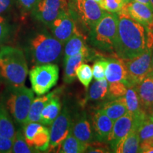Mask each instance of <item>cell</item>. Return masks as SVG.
Returning <instances> with one entry per match:
<instances>
[{"instance_id":"obj_9","label":"cell","mask_w":153,"mask_h":153,"mask_svg":"<svg viewBox=\"0 0 153 153\" xmlns=\"http://www.w3.org/2000/svg\"><path fill=\"white\" fill-rule=\"evenodd\" d=\"M70 11L68 0H39L31 13L36 20L48 26L57 17Z\"/></svg>"},{"instance_id":"obj_19","label":"cell","mask_w":153,"mask_h":153,"mask_svg":"<svg viewBox=\"0 0 153 153\" xmlns=\"http://www.w3.org/2000/svg\"><path fill=\"white\" fill-rule=\"evenodd\" d=\"M72 133L82 143L89 144L94 140V133L91 124L85 113L79 115V117L72 123Z\"/></svg>"},{"instance_id":"obj_13","label":"cell","mask_w":153,"mask_h":153,"mask_svg":"<svg viewBox=\"0 0 153 153\" xmlns=\"http://www.w3.org/2000/svg\"><path fill=\"white\" fill-rule=\"evenodd\" d=\"M131 19L144 26L146 29L153 32V11L143 4L132 1L124 4L123 8Z\"/></svg>"},{"instance_id":"obj_38","label":"cell","mask_w":153,"mask_h":153,"mask_svg":"<svg viewBox=\"0 0 153 153\" xmlns=\"http://www.w3.org/2000/svg\"><path fill=\"white\" fill-rule=\"evenodd\" d=\"M15 3V0H0V15L9 12Z\"/></svg>"},{"instance_id":"obj_39","label":"cell","mask_w":153,"mask_h":153,"mask_svg":"<svg viewBox=\"0 0 153 153\" xmlns=\"http://www.w3.org/2000/svg\"><path fill=\"white\" fill-rule=\"evenodd\" d=\"M140 152H153V139L141 141L140 143Z\"/></svg>"},{"instance_id":"obj_34","label":"cell","mask_w":153,"mask_h":153,"mask_svg":"<svg viewBox=\"0 0 153 153\" xmlns=\"http://www.w3.org/2000/svg\"><path fill=\"white\" fill-rule=\"evenodd\" d=\"M108 61L107 60H97L94 63L92 66V73L93 77L95 80H102L106 79L105 72Z\"/></svg>"},{"instance_id":"obj_17","label":"cell","mask_w":153,"mask_h":153,"mask_svg":"<svg viewBox=\"0 0 153 153\" xmlns=\"http://www.w3.org/2000/svg\"><path fill=\"white\" fill-rule=\"evenodd\" d=\"M114 121L101 109L96 111L92 116V125L96 137L100 142H107L111 133Z\"/></svg>"},{"instance_id":"obj_41","label":"cell","mask_w":153,"mask_h":153,"mask_svg":"<svg viewBox=\"0 0 153 153\" xmlns=\"http://www.w3.org/2000/svg\"><path fill=\"white\" fill-rule=\"evenodd\" d=\"M148 116H150V117L152 118V120H153V108L152 109V111H150V114H148Z\"/></svg>"},{"instance_id":"obj_33","label":"cell","mask_w":153,"mask_h":153,"mask_svg":"<svg viewBox=\"0 0 153 153\" xmlns=\"http://www.w3.org/2000/svg\"><path fill=\"white\" fill-rule=\"evenodd\" d=\"M11 25L3 15H0V45L5 43L11 36Z\"/></svg>"},{"instance_id":"obj_27","label":"cell","mask_w":153,"mask_h":153,"mask_svg":"<svg viewBox=\"0 0 153 153\" xmlns=\"http://www.w3.org/2000/svg\"><path fill=\"white\" fill-rule=\"evenodd\" d=\"M16 129L14 120L2 102H0V135L14 139Z\"/></svg>"},{"instance_id":"obj_10","label":"cell","mask_w":153,"mask_h":153,"mask_svg":"<svg viewBox=\"0 0 153 153\" xmlns=\"http://www.w3.org/2000/svg\"><path fill=\"white\" fill-rule=\"evenodd\" d=\"M26 143L36 152L48 150L50 131L39 122L28 123L22 127Z\"/></svg>"},{"instance_id":"obj_40","label":"cell","mask_w":153,"mask_h":153,"mask_svg":"<svg viewBox=\"0 0 153 153\" xmlns=\"http://www.w3.org/2000/svg\"><path fill=\"white\" fill-rule=\"evenodd\" d=\"M134 1H136L137 2H140L143 4L147 6V7H149L151 10L153 11V7H152V3H151L150 0H134Z\"/></svg>"},{"instance_id":"obj_5","label":"cell","mask_w":153,"mask_h":153,"mask_svg":"<svg viewBox=\"0 0 153 153\" xmlns=\"http://www.w3.org/2000/svg\"><path fill=\"white\" fill-rule=\"evenodd\" d=\"M118 14L105 12L89 32V41L91 45L102 51H114L118 34Z\"/></svg>"},{"instance_id":"obj_22","label":"cell","mask_w":153,"mask_h":153,"mask_svg":"<svg viewBox=\"0 0 153 153\" xmlns=\"http://www.w3.org/2000/svg\"><path fill=\"white\" fill-rule=\"evenodd\" d=\"M57 90L53 91L51 92H48L43 95L33 99L30 105L29 113L28 115V118L26 120V123H31V122H40L41 114L43 108L48 101L55 96Z\"/></svg>"},{"instance_id":"obj_24","label":"cell","mask_w":153,"mask_h":153,"mask_svg":"<svg viewBox=\"0 0 153 153\" xmlns=\"http://www.w3.org/2000/svg\"><path fill=\"white\" fill-rule=\"evenodd\" d=\"M60 111L61 103L60 99L57 96L55 95L47 103L43 108L41 114L39 123L45 126H51L55 118L60 114Z\"/></svg>"},{"instance_id":"obj_16","label":"cell","mask_w":153,"mask_h":153,"mask_svg":"<svg viewBox=\"0 0 153 153\" xmlns=\"http://www.w3.org/2000/svg\"><path fill=\"white\" fill-rule=\"evenodd\" d=\"M107 61L108 63L106 68L105 76L108 84L123 82L127 86L128 85V72L124 60L118 57L107 60Z\"/></svg>"},{"instance_id":"obj_2","label":"cell","mask_w":153,"mask_h":153,"mask_svg":"<svg viewBox=\"0 0 153 153\" xmlns=\"http://www.w3.org/2000/svg\"><path fill=\"white\" fill-rule=\"evenodd\" d=\"M27 56L34 65L59 62L64 51V45L46 30L30 36L26 43Z\"/></svg>"},{"instance_id":"obj_31","label":"cell","mask_w":153,"mask_h":153,"mask_svg":"<svg viewBox=\"0 0 153 153\" xmlns=\"http://www.w3.org/2000/svg\"><path fill=\"white\" fill-rule=\"evenodd\" d=\"M137 133L140 142L146 140L153 139V120L148 115L139 127Z\"/></svg>"},{"instance_id":"obj_6","label":"cell","mask_w":153,"mask_h":153,"mask_svg":"<svg viewBox=\"0 0 153 153\" xmlns=\"http://www.w3.org/2000/svg\"><path fill=\"white\" fill-rule=\"evenodd\" d=\"M59 78V68L55 63L36 65L29 72L32 90L38 96L47 94L56 85Z\"/></svg>"},{"instance_id":"obj_4","label":"cell","mask_w":153,"mask_h":153,"mask_svg":"<svg viewBox=\"0 0 153 153\" xmlns=\"http://www.w3.org/2000/svg\"><path fill=\"white\" fill-rule=\"evenodd\" d=\"M33 99V91L25 85L7 86L3 94L1 102L7 108L14 123L22 128L26 123Z\"/></svg>"},{"instance_id":"obj_45","label":"cell","mask_w":153,"mask_h":153,"mask_svg":"<svg viewBox=\"0 0 153 153\" xmlns=\"http://www.w3.org/2000/svg\"><path fill=\"white\" fill-rule=\"evenodd\" d=\"M151 1V3H152V7H153V0H150Z\"/></svg>"},{"instance_id":"obj_14","label":"cell","mask_w":153,"mask_h":153,"mask_svg":"<svg viewBox=\"0 0 153 153\" xmlns=\"http://www.w3.org/2000/svg\"><path fill=\"white\" fill-rule=\"evenodd\" d=\"M133 130L137 131V128L133 117L128 112L115 120L111 133L107 140V142L110 143L112 150L114 151L118 143Z\"/></svg>"},{"instance_id":"obj_8","label":"cell","mask_w":153,"mask_h":153,"mask_svg":"<svg viewBox=\"0 0 153 153\" xmlns=\"http://www.w3.org/2000/svg\"><path fill=\"white\" fill-rule=\"evenodd\" d=\"M152 48L147 47L144 52L138 56L128 60H123L128 77V87L137 85L145 77L153 74Z\"/></svg>"},{"instance_id":"obj_32","label":"cell","mask_w":153,"mask_h":153,"mask_svg":"<svg viewBox=\"0 0 153 153\" xmlns=\"http://www.w3.org/2000/svg\"><path fill=\"white\" fill-rule=\"evenodd\" d=\"M128 89V86L123 82H114L108 84V96L111 99L124 97Z\"/></svg>"},{"instance_id":"obj_23","label":"cell","mask_w":153,"mask_h":153,"mask_svg":"<svg viewBox=\"0 0 153 153\" xmlns=\"http://www.w3.org/2000/svg\"><path fill=\"white\" fill-rule=\"evenodd\" d=\"M101 110L111 119L115 121L116 119L128 113L125 97H119V98L114 99V100L105 103L101 107Z\"/></svg>"},{"instance_id":"obj_28","label":"cell","mask_w":153,"mask_h":153,"mask_svg":"<svg viewBox=\"0 0 153 153\" xmlns=\"http://www.w3.org/2000/svg\"><path fill=\"white\" fill-rule=\"evenodd\" d=\"M108 94V82L106 79L96 80L89 88L88 92V100H102Z\"/></svg>"},{"instance_id":"obj_15","label":"cell","mask_w":153,"mask_h":153,"mask_svg":"<svg viewBox=\"0 0 153 153\" xmlns=\"http://www.w3.org/2000/svg\"><path fill=\"white\" fill-rule=\"evenodd\" d=\"M124 97H125L128 112L132 116L136 128L138 130L139 127L148 114L143 111L141 108L139 97L135 86L128 87Z\"/></svg>"},{"instance_id":"obj_11","label":"cell","mask_w":153,"mask_h":153,"mask_svg":"<svg viewBox=\"0 0 153 153\" xmlns=\"http://www.w3.org/2000/svg\"><path fill=\"white\" fill-rule=\"evenodd\" d=\"M72 118L67 107L61 111L50 128V145L48 150L52 151L65 140L71 132Z\"/></svg>"},{"instance_id":"obj_29","label":"cell","mask_w":153,"mask_h":153,"mask_svg":"<svg viewBox=\"0 0 153 153\" xmlns=\"http://www.w3.org/2000/svg\"><path fill=\"white\" fill-rule=\"evenodd\" d=\"M11 152L13 153H33L36 152L26 143L23 132V128H20L16 132Z\"/></svg>"},{"instance_id":"obj_36","label":"cell","mask_w":153,"mask_h":153,"mask_svg":"<svg viewBox=\"0 0 153 153\" xmlns=\"http://www.w3.org/2000/svg\"><path fill=\"white\" fill-rule=\"evenodd\" d=\"M39 0H15V2L18 5L22 12H32Z\"/></svg>"},{"instance_id":"obj_12","label":"cell","mask_w":153,"mask_h":153,"mask_svg":"<svg viewBox=\"0 0 153 153\" xmlns=\"http://www.w3.org/2000/svg\"><path fill=\"white\" fill-rule=\"evenodd\" d=\"M48 26L53 36L64 45L74 33L79 32L70 11L60 15Z\"/></svg>"},{"instance_id":"obj_20","label":"cell","mask_w":153,"mask_h":153,"mask_svg":"<svg viewBox=\"0 0 153 153\" xmlns=\"http://www.w3.org/2000/svg\"><path fill=\"white\" fill-rule=\"evenodd\" d=\"M78 53H84L88 57L89 55V51L86 44L85 37L80 32L74 33L65 44L63 51L64 60Z\"/></svg>"},{"instance_id":"obj_25","label":"cell","mask_w":153,"mask_h":153,"mask_svg":"<svg viewBox=\"0 0 153 153\" xmlns=\"http://www.w3.org/2000/svg\"><path fill=\"white\" fill-rule=\"evenodd\" d=\"M140 140L136 130H133L118 143L114 152L117 153L140 152Z\"/></svg>"},{"instance_id":"obj_43","label":"cell","mask_w":153,"mask_h":153,"mask_svg":"<svg viewBox=\"0 0 153 153\" xmlns=\"http://www.w3.org/2000/svg\"><path fill=\"white\" fill-rule=\"evenodd\" d=\"M94 1H96V2H97V3L99 4V5H100L101 4V2H102V1H103V0H94Z\"/></svg>"},{"instance_id":"obj_30","label":"cell","mask_w":153,"mask_h":153,"mask_svg":"<svg viewBox=\"0 0 153 153\" xmlns=\"http://www.w3.org/2000/svg\"><path fill=\"white\" fill-rule=\"evenodd\" d=\"M76 75L84 87L88 88L93 78L92 69L88 64L82 63L76 70Z\"/></svg>"},{"instance_id":"obj_26","label":"cell","mask_w":153,"mask_h":153,"mask_svg":"<svg viewBox=\"0 0 153 153\" xmlns=\"http://www.w3.org/2000/svg\"><path fill=\"white\" fill-rule=\"evenodd\" d=\"M89 144L82 143L70 132L68 136L59 145L57 152L61 153H82L87 152Z\"/></svg>"},{"instance_id":"obj_7","label":"cell","mask_w":153,"mask_h":153,"mask_svg":"<svg viewBox=\"0 0 153 153\" xmlns=\"http://www.w3.org/2000/svg\"><path fill=\"white\" fill-rule=\"evenodd\" d=\"M70 12L85 30L90 32L104 14V11L94 0H72Z\"/></svg>"},{"instance_id":"obj_37","label":"cell","mask_w":153,"mask_h":153,"mask_svg":"<svg viewBox=\"0 0 153 153\" xmlns=\"http://www.w3.org/2000/svg\"><path fill=\"white\" fill-rule=\"evenodd\" d=\"M14 139L0 135V153H11Z\"/></svg>"},{"instance_id":"obj_18","label":"cell","mask_w":153,"mask_h":153,"mask_svg":"<svg viewBox=\"0 0 153 153\" xmlns=\"http://www.w3.org/2000/svg\"><path fill=\"white\" fill-rule=\"evenodd\" d=\"M143 111L149 114L153 108V74L135 86Z\"/></svg>"},{"instance_id":"obj_44","label":"cell","mask_w":153,"mask_h":153,"mask_svg":"<svg viewBox=\"0 0 153 153\" xmlns=\"http://www.w3.org/2000/svg\"><path fill=\"white\" fill-rule=\"evenodd\" d=\"M123 2H124V4H126V3L129 2V1H132V0H123Z\"/></svg>"},{"instance_id":"obj_3","label":"cell","mask_w":153,"mask_h":153,"mask_svg":"<svg viewBox=\"0 0 153 153\" xmlns=\"http://www.w3.org/2000/svg\"><path fill=\"white\" fill-rule=\"evenodd\" d=\"M28 73L26 57L18 48H0V78L7 86L25 85Z\"/></svg>"},{"instance_id":"obj_21","label":"cell","mask_w":153,"mask_h":153,"mask_svg":"<svg viewBox=\"0 0 153 153\" xmlns=\"http://www.w3.org/2000/svg\"><path fill=\"white\" fill-rule=\"evenodd\" d=\"M88 56L84 53H78L64 60L65 70L63 80L66 84H71L75 80L77 68L84 61L87 60Z\"/></svg>"},{"instance_id":"obj_35","label":"cell","mask_w":153,"mask_h":153,"mask_svg":"<svg viewBox=\"0 0 153 153\" xmlns=\"http://www.w3.org/2000/svg\"><path fill=\"white\" fill-rule=\"evenodd\" d=\"M124 5L123 0H103L100 7L108 12L118 13L121 10Z\"/></svg>"},{"instance_id":"obj_1","label":"cell","mask_w":153,"mask_h":153,"mask_svg":"<svg viewBox=\"0 0 153 153\" xmlns=\"http://www.w3.org/2000/svg\"><path fill=\"white\" fill-rule=\"evenodd\" d=\"M118 34L114 51L118 57L128 60L138 56L147 48L144 26L131 19L123 9L118 12Z\"/></svg>"},{"instance_id":"obj_42","label":"cell","mask_w":153,"mask_h":153,"mask_svg":"<svg viewBox=\"0 0 153 153\" xmlns=\"http://www.w3.org/2000/svg\"><path fill=\"white\" fill-rule=\"evenodd\" d=\"M152 72H153V46L152 48Z\"/></svg>"},{"instance_id":"obj_46","label":"cell","mask_w":153,"mask_h":153,"mask_svg":"<svg viewBox=\"0 0 153 153\" xmlns=\"http://www.w3.org/2000/svg\"><path fill=\"white\" fill-rule=\"evenodd\" d=\"M0 79H1V78H0Z\"/></svg>"}]
</instances>
